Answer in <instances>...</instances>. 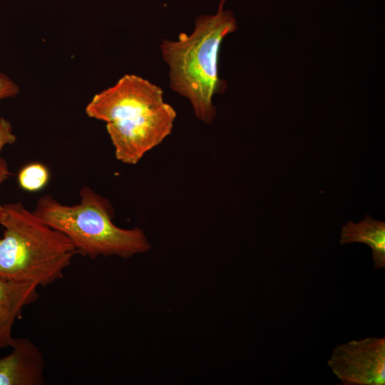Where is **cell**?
I'll list each match as a JSON object with an SVG mask.
<instances>
[{
  "mask_svg": "<svg viewBox=\"0 0 385 385\" xmlns=\"http://www.w3.org/2000/svg\"><path fill=\"white\" fill-rule=\"evenodd\" d=\"M237 29L232 12L222 9L200 16L190 34L180 33L177 40L164 39L160 45L170 88L187 98L197 118L207 124L216 117L213 96L227 87L218 74L220 45Z\"/></svg>",
  "mask_w": 385,
  "mask_h": 385,
  "instance_id": "1",
  "label": "cell"
},
{
  "mask_svg": "<svg viewBox=\"0 0 385 385\" xmlns=\"http://www.w3.org/2000/svg\"><path fill=\"white\" fill-rule=\"evenodd\" d=\"M0 277L46 287L61 279L78 254L70 240L21 202L3 205Z\"/></svg>",
  "mask_w": 385,
  "mask_h": 385,
  "instance_id": "2",
  "label": "cell"
},
{
  "mask_svg": "<svg viewBox=\"0 0 385 385\" xmlns=\"http://www.w3.org/2000/svg\"><path fill=\"white\" fill-rule=\"evenodd\" d=\"M80 197V202L73 205L62 204L50 195L41 197L34 212L65 235L78 254L85 257L129 258L150 249L141 229H124L113 223V208L106 198L88 186L81 188Z\"/></svg>",
  "mask_w": 385,
  "mask_h": 385,
  "instance_id": "3",
  "label": "cell"
},
{
  "mask_svg": "<svg viewBox=\"0 0 385 385\" xmlns=\"http://www.w3.org/2000/svg\"><path fill=\"white\" fill-rule=\"evenodd\" d=\"M175 118V109L163 103L139 115L107 123L115 158L125 164H137L171 133Z\"/></svg>",
  "mask_w": 385,
  "mask_h": 385,
  "instance_id": "4",
  "label": "cell"
},
{
  "mask_svg": "<svg viewBox=\"0 0 385 385\" xmlns=\"http://www.w3.org/2000/svg\"><path fill=\"white\" fill-rule=\"evenodd\" d=\"M163 103L160 86L137 75L126 74L113 86L96 94L86 113L107 123L139 115Z\"/></svg>",
  "mask_w": 385,
  "mask_h": 385,
  "instance_id": "5",
  "label": "cell"
},
{
  "mask_svg": "<svg viewBox=\"0 0 385 385\" xmlns=\"http://www.w3.org/2000/svg\"><path fill=\"white\" fill-rule=\"evenodd\" d=\"M328 366L344 385H384L385 338L374 337L339 344Z\"/></svg>",
  "mask_w": 385,
  "mask_h": 385,
  "instance_id": "6",
  "label": "cell"
},
{
  "mask_svg": "<svg viewBox=\"0 0 385 385\" xmlns=\"http://www.w3.org/2000/svg\"><path fill=\"white\" fill-rule=\"evenodd\" d=\"M10 354L0 357V385H42L45 361L28 339L14 338Z\"/></svg>",
  "mask_w": 385,
  "mask_h": 385,
  "instance_id": "7",
  "label": "cell"
},
{
  "mask_svg": "<svg viewBox=\"0 0 385 385\" xmlns=\"http://www.w3.org/2000/svg\"><path fill=\"white\" fill-rule=\"evenodd\" d=\"M38 287L35 283L0 277V349L11 346L13 326L24 308L38 299Z\"/></svg>",
  "mask_w": 385,
  "mask_h": 385,
  "instance_id": "8",
  "label": "cell"
},
{
  "mask_svg": "<svg viewBox=\"0 0 385 385\" xmlns=\"http://www.w3.org/2000/svg\"><path fill=\"white\" fill-rule=\"evenodd\" d=\"M341 245L361 242L371 249L375 269L385 267V222L366 215L359 223L349 221L342 227Z\"/></svg>",
  "mask_w": 385,
  "mask_h": 385,
  "instance_id": "9",
  "label": "cell"
},
{
  "mask_svg": "<svg viewBox=\"0 0 385 385\" xmlns=\"http://www.w3.org/2000/svg\"><path fill=\"white\" fill-rule=\"evenodd\" d=\"M49 177V171L43 164L31 163L20 170L17 178L19 185L23 190L34 192L46 185Z\"/></svg>",
  "mask_w": 385,
  "mask_h": 385,
  "instance_id": "10",
  "label": "cell"
},
{
  "mask_svg": "<svg viewBox=\"0 0 385 385\" xmlns=\"http://www.w3.org/2000/svg\"><path fill=\"white\" fill-rule=\"evenodd\" d=\"M16 140L10 122L0 118V152L5 145L14 143Z\"/></svg>",
  "mask_w": 385,
  "mask_h": 385,
  "instance_id": "11",
  "label": "cell"
},
{
  "mask_svg": "<svg viewBox=\"0 0 385 385\" xmlns=\"http://www.w3.org/2000/svg\"><path fill=\"white\" fill-rule=\"evenodd\" d=\"M19 86L7 76L0 73V101L16 96Z\"/></svg>",
  "mask_w": 385,
  "mask_h": 385,
  "instance_id": "12",
  "label": "cell"
},
{
  "mask_svg": "<svg viewBox=\"0 0 385 385\" xmlns=\"http://www.w3.org/2000/svg\"><path fill=\"white\" fill-rule=\"evenodd\" d=\"M10 172L8 164L3 158H0V187L2 183L9 178ZM3 205L0 203V216L2 212Z\"/></svg>",
  "mask_w": 385,
  "mask_h": 385,
  "instance_id": "13",
  "label": "cell"
},
{
  "mask_svg": "<svg viewBox=\"0 0 385 385\" xmlns=\"http://www.w3.org/2000/svg\"><path fill=\"white\" fill-rule=\"evenodd\" d=\"M226 0H220L219 3V6L217 11H221L223 9L224 4L225 3Z\"/></svg>",
  "mask_w": 385,
  "mask_h": 385,
  "instance_id": "14",
  "label": "cell"
}]
</instances>
